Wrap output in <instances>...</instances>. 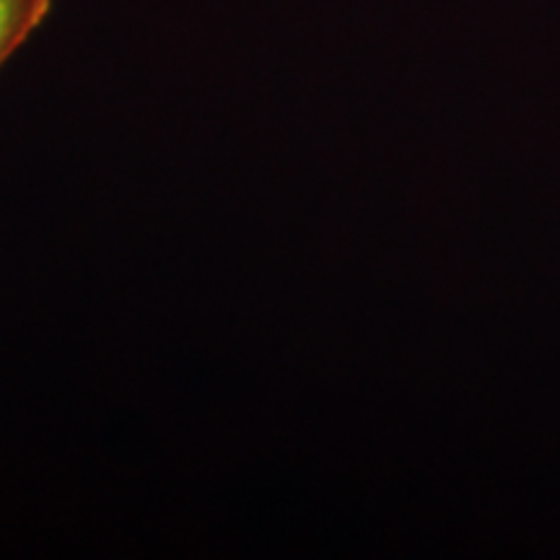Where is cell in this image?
Instances as JSON below:
<instances>
[{"label": "cell", "instance_id": "1", "mask_svg": "<svg viewBox=\"0 0 560 560\" xmlns=\"http://www.w3.org/2000/svg\"><path fill=\"white\" fill-rule=\"evenodd\" d=\"M52 0H0V68L39 30Z\"/></svg>", "mask_w": 560, "mask_h": 560}]
</instances>
